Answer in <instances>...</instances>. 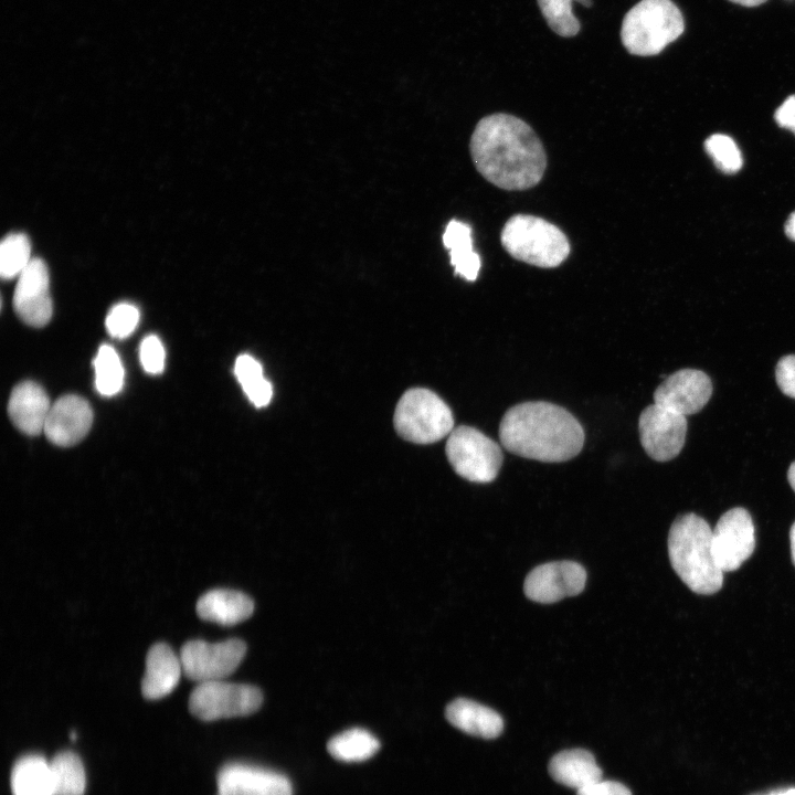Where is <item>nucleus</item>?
Instances as JSON below:
<instances>
[{"instance_id": "nucleus-1", "label": "nucleus", "mask_w": 795, "mask_h": 795, "mask_svg": "<svg viewBox=\"0 0 795 795\" xmlns=\"http://www.w3.org/2000/svg\"><path fill=\"white\" fill-rule=\"evenodd\" d=\"M469 147L477 171L504 190L537 186L547 168L545 150L536 131L512 115L499 113L481 118Z\"/></svg>"}, {"instance_id": "nucleus-2", "label": "nucleus", "mask_w": 795, "mask_h": 795, "mask_svg": "<svg viewBox=\"0 0 795 795\" xmlns=\"http://www.w3.org/2000/svg\"><path fill=\"white\" fill-rule=\"evenodd\" d=\"M499 438L510 453L544 463L575 457L584 444V431L568 410L545 401L511 406L502 416Z\"/></svg>"}, {"instance_id": "nucleus-3", "label": "nucleus", "mask_w": 795, "mask_h": 795, "mask_svg": "<svg viewBox=\"0 0 795 795\" xmlns=\"http://www.w3.org/2000/svg\"><path fill=\"white\" fill-rule=\"evenodd\" d=\"M668 554L672 569L695 593L710 595L723 584L712 549V530L708 522L689 512L678 517L670 527Z\"/></svg>"}, {"instance_id": "nucleus-4", "label": "nucleus", "mask_w": 795, "mask_h": 795, "mask_svg": "<svg viewBox=\"0 0 795 795\" xmlns=\"http://www.w3.org/2000/svg\"><path fill=\"white\" fill-rule=\"evenodd\" d=\"M685 30L679 8L671 0H640L624 17L621 40L633 55L659 54Z\"/></svg>"}, {"instance_id": "nucleus-5", "label": "nucleus", "mask_w": 795, "mask_h": 795, "mask_svg": "<svg viewBox=\"0 0 795 795\" xmlns=\"http://www.w3.org/2000/svg\"><path fill=\"white\" fill-rule=\"evenodd\" d=\"M500 241L513 258L541 268L558 267L571 251L566 235L556 225L528 214L511 216Z\"/></svg>"}, {"instance_id": "nucleus-6", "label": "nucleus", "mask_w": 795, "mask_h": 795, "mask_svg": "<svg viewBox=\"0 0 795 795\" xmlns=\"http://www.w3.org/2000/svg\"><path fill=\"white\" fill-rule=\"evenodd\" d=\"M393 424L404 439L416 444L435 443L454 430L449 406L433 391L407 390L396 404Z\"/></svg>"}, {"instance_id": "nucleus-7", "label": "nucleus", "mask_w": 795, "mask_h": 795, "mask_svg": "<svg viewBox=\"0 0 795 795\" xmlns=\"http://www.w3.org/2000/svg\"><path fill=\"white\" fill-rule=\"evenodd\" d=\"M445 453L456 474L471 483L495 480L502 465L500 446L479 430L467 425L451 432Z\"/></svg>"}, {"instance_id": "nucleus-8", "label": "nucleus", "mask_w": 795, "mask_h": 795, "mask_svg": "<svg viewBox=\"0 0 795 795\" xmlns=\"http://www.w3.org/2000/svg\"><path fill=\"white\" fill-rule=\"evenodd\" d=\"M262 703L263 693L255 686L214 680L198 683L190 695L189 710L200 720L214 721L252 714Z\"/></svg>"}, {"instance_id": "nucleus-9", "label": "nucleus", "mask_w": 795, "mask_h": 795, "mask_svg": "<svg viewBox=\"0 0 795 795\" xmlns=\"http://www.w3.org/2000/svg\"><path fill=\"white\" fill-rule=\"evenodd\" d=\"M246 654V644L239 638L219 643L201 639L189 640L180 650L183 674L200 682L223 680L241 664Z\"/></svg>"}, {"instance_id": "nucleus-10", "label": "nucleus", "mask_w": 795, "mask_h": 795, "mask_svg": "<svg viewBox=\"0 0 795 795\" xmlns=\"http://www.w3.org/2000/svg\"><path fill=\"white\" fill-rule=\"evenodd\" d=\"M687 418L657 404L643 410L638 420L640 444L657 462L674 459L681 452L687 435Z\"/></svg>"}, {"instance_id": "nucleus-11", "label": "nucleus", "mask_w": 795, "mask_h": 795, "mask_svg": "<svg viewBox=\"0 0 795 795\" xmlns=\"http://www.w3.org/2000/svg\"><path fill=\"white\" fill-rule=\"evenodd\" d=\"M754 548V524L749 511L735 507L724 512L712 530L713 554L722 572L738 570Z\"/></svg>"}, {"instance_id": "nucleus-12", "label": "nucleus", "mask_w": 795, "mask_h": 795, "mask_svg": "<svg viewBox=\"0 0 795 795\" xmlns=\"http://www.w3.org/2000/svg\"><path fill=\"white\" fill-rule=\"evenodd\" d=\"M586 571L577 562L554 561L534 568L527 575L523 591L531 601L550 604L581 593Z\"/></svg>"}, {"instance_id": "nucleus-13", "label": "nucleus", "mask_w": 795, "mask_h": 795, "mask_svg": "<svg viewBox=\"0 0 795 795\" xmlns=\"http://www.w3.org/2000/svg\"><path fill=\"white\" fill-rule=\"evenodd\" d=\"M13 308L20 319L32 327L45 326L53 312L50 275L41 258H32L18 276Z\"/></svg>"}, {"instance_id": "nucleus-14", "label": "nucleus", "mask_w": 795, "mask_h": 795, "mask_svg": "<svg viewBox=\"0 0 795 795\" xmlns=\"http://www.w3.org/2000/svg\"><path fill=\"white\" fill-rule=\"evenodd\" d=\"M712 391V382L703 371L681 369L657 386L654 403L683 416L692 415L706 406Z\"/></svg>"}, {"instance_id": "nucleus-15", "label": "nucleus", "mask_w": 795, "mask_h": 795, "mask_svg": "<svg viewBox=\"0 0 795 795\" xmlns=\"http://www.w3.org/2000/svg\"><path fill=\"white\" fill-rule=\"evenodd\" d=\"M216 795H293L288 777L263 766L232 762L216 775Z\"/></svg>"}, {"instance_id": "nucleus-16", "label": "nucleus", "mask_w": 795, "mask_h": 795, "mask_svg": "<svg viewBox=\"0 0 795 795\" xmlns=\"http://www.w3.org/2000/svg\"><path fill=\"white\" fill-rule=\"evenodd\" d=\"M92 423L89 403L82 396L67 394L51 405L43 432L51 443L68 447L86 436Z\"/></svg>"}, {"instance_id": "nucleus-17", "label": "nucleus", "mask_w": 795, "mask_h": 795, "mask_svg": "<svg viewBox=\"0 0 795 795\" xmlns=\"http://www.w3.org/2000/svg\"><path fill=\"white\" fill-rule=\"evenodd\" d=\"M50 409L51 404L46 392L32 381H24L14 386L8 403L12 423L22 433L32 436L44 431Z\"/></svg>"}, {"instance_id": "nucleus-18", "label": "nucleus", "mask_w": 795, "mask_h": 795, "mask_svg": "<svg viewBox=\"0 0 795 795\" xmlns=\"http://www.w3.org/2000/svg\"><path fill=\"white\" fill-rule=\"evenodd\" d=\"M182 670L180 657L165 643H156L148 650L141 692L146 699L157 700L169 695L178 685Z\"/></svg>"}, {"instance_id": "nucleus-19", "label": "nucleus", "mask_w": 795, "mask_h": 795, "mask_svg": "<svg viewBox=\"0 0 795 795\" xmlns=\"http://www.w3.org/2000/svg\"><path fill=\"white\" fill-rule=\"evenodd\" d=\"M200 618L223 626L246 621L254 612L253 600L235 590L214 589L204 593L197 602Z\"/></svg>"}, {"instance_id": "nucleus-20", "label": "nucleus", "mask_w": 795, "mask_h": 795, "mask_svg": "<svg viewBox=\"0 0 795 795\" xmlns=\"http://www.w3.org/2000/svg\"><path fill=\"white\" fill-rule=\"evenodd\" d=\"M445 717L458 730L483 739H495L504 729V721L498 712L465 698H457L448 703Z\"/></svg>"}, {"instance_id": "nucleus-21", "label": "nucleus", "mask_w": 795, "mask_h": 795, "mask_svg": "<svg viewBox=\"0 0 795 795\" xmlns=\"http://www.w3.org/2000/svg\"><path fill=\"white\" fill-rule=\"evenodd\" d=\"M551 777L576 791L602 780L594 755L584 749L564 750L552 756L548 766Z\"/></svg>"}, {"instance_id": "nucleus-22", "label": "nucleus", "mask_w": 795, "mask_h": 795, "mask_svg": "<svg viewBox=\"0 0 795 795\" xmlns=\"http://www.w3.org/2000/svg\"><path fill=\"white\" fill-rule=\"evenodd\" d=\"M11 791L13 795H54L50 761L40 754H26L12 766Z\"/></svg>"}, {"instance_id": "nucleus-23", "label": "nucleus", "mask_w": 795, "mask_h": 795, "mask_svg": "<svg viewBox=\"0 0 795 795\" xmlns=\"http://www.w3.org/2000/svg\"><path fill=\"white\" fill-rule=\"evenodd\" d=\"M443 243L449 251L455 273L467 280H475L481 263L473 248L471 227L462 221H449L443 234Z\"/></svg>"}, {"instance_id": "nucleus-24", "label": "nucleus", "mask_w": 795, "mask_h": 795, "mask_svg": "<svg viewBox=\"0 0 795 795\" xmlns=\"http://www.w3.org/2000/svg\"><path fill=\"white\" fill-rule=\"evenodd\" d=\"M381 744L379 740L363 728H351L335 736L327 743L329 754L343 762H361L373 756Z\"/></svg>"}, {"instance_id": "nucleus-25", "label": "nucleus", "mask_w": 795, "mask_h": 795, "mask_svg": "<svg viewBox=\"0 0 795 795\" xmlns=\"http://www.w3.org/2000/svg\"><path fill=\"white\" fill-rule=\"evenodd\" d=\"M54 795H84L86 776L80 756L72 751L56 753L50 761Z\"/></svg>"}, {"instance_id": "nucleus-26", "label": "nucleus", "mask_w": 795, "mask_h": 795, "mask_svg": "<svg viewBox=\"0 0 795 795\" xmlns=\"http://www.w3.org/2000/svg\"><path fill=\"white\" fill-rule=\"evenodd\" d=\"M234 373L248 400L256 406H266L273 396V386L263 375L261 363L250 354L237 357Z\"/></svg>"}, {"instance_id": "nucleus-27", "label": "nucleus", "mask_w": 795, "mask_h": 795, "mask_svg": "<svg viewBox=\"0 0 795 795\" xmlns=\"http://www.w3.org/2000/svg\"><path fill=\"white\" fill-rule=\"evenodd\" d=\"M95 386L104 396L117 394L123 385L125 371L116 350L103 344L94 359Z\"/></svg>"}, {"instance_id": "nucleus-28", "label": "nucleus", "mask_w": 795, "mask_h": 795, "mask_svg": "<svg viewBox=\"0 0 795 795\" xmlns=\"http://www.w3.org/2000/svg\"><path fill=\"white\" fill-rule=\"evenodd\" d=\"M31 244L23 233H11L0 244V275L3 279L19 276L31 262Z\"/></svg>"}, {"instance_id": "nucleus-29", "label": "nucleus", "mask_w": 795, "mask_h": 795, "mask_svg": "<svg viewBox=\"0 0 795 795\" xmlns=\"http://www.w3.org/2000/svg\"><path fill=\"white\" fill-rule=\"evenodd\" d=\"M572 1L575 0H538L547 23L560 36L571 38L580 30V22L572 12Z\"/></svg>"}, {"instance_id": "nucleus-30", "label": "nucleus", "mask_w": 795, "mask_h": 795, "mask_svg": "<svg viewBox=\"0 0 795 795\" xmlns=\"http://www.w3.org/2000/svg\"><path fill=\"white\" fill-rule=\"evenodd\" d=\"M704 148L717 168L722 172L733 174L742 168L741 151L731 137L723 134H713L707 138Z\"/></svg>"}, {"instance_id": "nucleus-31", "label": "nucleus", "mask_w": 795, "mask_h": 795, "mask_svg": "<svg viewBox=\"0 0 795 795\" xmlns=\"http://www.w3.org/2000/svg\"><path fill=\"white\" fill-rule=\"evenodd\" d=\"M139 317L136 306L127 303L117 304L106 317V329L112 337L124 339L134 332Z\"/></svg>"}, {"instance_id": "nucleus-32", "label": "nucleus", "mask_w": 795, "mask_h": 795, "mask_svg": "<svg viewBox=\"0 0 795 795\" xmlns=\"http://www.w3.org/2000/svg\"><path fill=\"white\" fill-rule=\"evenodd\" d=\"M139 359L144 370L149 374H159L165 369L166 352L161 340L149 335L139 347Z\"/></svg>"}, {"instance_id": "nucleus-33", "label": "nucleus", "mask_w": 795, "mask_h": 795, "mask_svg": "<svg viewBox=\"0 0 795 795\" xmlns=\"http://www.w3.org/2000/svg\"><path fill=\"white\" fill-rule=\"evenodd\" d=\"M775 379L780 390L795 399V354L784 356L777 361Z\"/></svg>"}, {"instance_id": "nucleus-34", "label": "nucleus", "mask_w": 795, "mask_h": 795, "mask_svg": "<svg viewBox=\"0 0 795 795\" xmlns=\"http://www.w3.org/2000/svg\"><path fill=\"white\" fill-rule=\"evenodd\" d=\"M576 795H632V792L619 782L600 780L577 789Z\"/></svg>"}, {"instance_id": "nucleus-35", "label": "nucleus", "mask_w": 795, "mask_h": 795, "mask_svg": "<svg viewBox=\"0 0 795 795\" xmlns=\"http://www.w3.org/2000/svg\"><path fill=\"white\" fill-rule=\"evenodd\" d=\"M774 118L782 128L795 135V95L788 96L776 109Z\"/></svg>"}, {"instance_id": "nucleus-36", "label": "nucleus", "mask_w": 795, "mask_h": 795, "mask_svg": "<svg viewBox=\"0 0 795 795\" xmlns=\"http://www.w3.org/2000/svg\"><path fill=\"white\" fill-rule=\"evenodd\" d=\"M785 234L795 241V211L788 216L785 223Z\"/></svg>"}, {"instance_id": "nucleus-37", "label": "nucleus", "mask_w": 795, "mask_h": 795, "mask_svg": "<svg viewBox=\"0 0 795 795\" xmlns=\"http://www.w3.org/2000/svg\"><path fill=\"white\" fill-rule=\"evenodd\" d=\"M729 1L740 4V6H743V7H756V6L764 3L767 0H729Z\"/></svg>"}, {"instance_id": "nucleus-38", "label": "nucleus", "mask_w": 795, "mask_h": 795, "mask_svg": "<svg viewBox=\"0 0 795 795\" xmlns=\"http://www.w3.org/2000/svg\"><path fill=\"white\" fill-rule=\"evenodd\" d=\"M789 542H791L792 560L795 565V522L792 524L791 530H789Z\"/></svg>"}, {"instance_id": "nucleus-39", "label": "nucleus", "mask_w": 795, "mask_h": 795, "mask_svg": "<svg viewBox=\"0 0 795 795\" xmlns=\"http://www.w3.org/2000/svg\"><path fill=\"white\" fill-rule=\"evenodd\" d=\"M787 480H788L792 489L795 491V462H793L788 467Z\"/></svg>"}, {"instance_id": "nucleus-40", "label": "nucleus", "mask_w": 795, "mask_h": 795, "mask_svg": "<svg viewBox=\"0 0 795 795\" xmlns=\"http://www.w3.org/2000/svg\"><path fill=\"white\" fill-rule=\"evenodd\" d=\"M764 795H795V787L781 788Z\"/></svg>"}, {"instance_id": "nucleus-41", "label": "nucleus", "mask_w": 795, "mask_h": 795, "mask_svg": "<svg viewBox=\"0 0 795 795\" xmlns=\"http://www.w3.org/2000/svg\"><path fill=\"white\" fill-rule=\"evenodd\" d=\"M575 1L582 3V4L585 6V7H591V6H592V0H575Z\"/></svg>"}, {"instance_id": "nucleus-42", "label": "nucleus", "mask_w": 795, "mask_h": 795, "mask_svg": "<svg viewBox=\"0 0 795 795\" xmlns=\"http://www.w3.org/2000/svg\"><path fill=\"white\" fill-rule=\"evenodd\" d=\"M70 738H71L72 740H75V739H76L75 731H72V732L70 733Z\"/></svg>"}]
</instances>
